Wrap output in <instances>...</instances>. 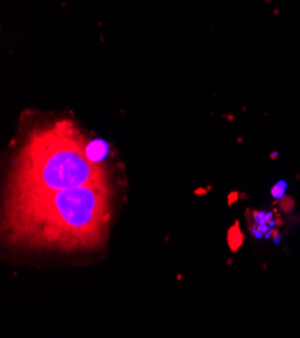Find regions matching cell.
I'll list each match as a JSON object with an SVG mask.
<instances>
[{
  "label": "cell",
  "instance_id": "6da1fadb",
  "mask_svg": "<svg viewBox=\"0 0 300 338\" xmlns=\"http://www.w3.org/2000/svg\"><path fill=\"white\" fill-rule=\"evenodd\" d=\"M86 146L73 125L58 123L36 132L25 150L26 197L100 185L102 171L88 159Z\"/></svg>",
  "mask_w": 300,
  "mask_h": 338
},
{
  "label": "cell",
  "instance_id": "7a4b0ae2",
  "mask_svg": "<svg viewBox=\"0 0 300 338\" xmlns=\"http://www.w3.org/2000/svg\"><path fill=\"white\" fill-rule=\"evenodd\" d=\"M27 210L36 220H46L59 232L84 233L92 230L105 214L102 185L71 187L26 198Z\"/></svg>",
  "mask_w": 300,
  "mask_h": 338
},
{
  "label": "cell",
  "instance_id": "3957f363",
  "mask_svg": "<svg viewBox=\"0 0 300 338\" xmlns=\"http://www.w3.org/2000/svg\"><path fill=\"white\" fill-rule=\"evenodd\" d=\"M85 154H86L88 159L93 163H102L104 159L108 155V146H106L104 141L97 140L93 141V143L88 144L86 148H85Z\"/></svg>",
  "mask_w": 300,
  "mask_h": 338
},
{
  "label": "cell",
  "instance_id": "277c9868",
  "mask_svg": "<svg viewBox=\"0 0 300 338\" xmlns=\"http://www.w3.org/2000/svg\"><path fill=\"white\" fill-rule=\"evenodd\" d=\"M227 244H229L232 252H237L244 244V233L241 232L240 222L238 221H235L234 225L227 232Z\"/></svg>",
  "mask_w": 300,
  "mask_h": 338
},
{
  "label": "cell",
  "instance_id": "5b68a950",
  "mask_svg": "<svg viewBox=\"0 0 300 338\" xmlns=\"http://www.w3.org/2000/svg\"><path fill=\"white\" fill-rule=\"evenodd\" d=\"M285 191H287V182L280 181L270 189V195H272L275 200H281V198L285 195Z\"/></svg>",
  "mask_w": 300,
  "mask_h": 338
},
{
  "label": "cell",
  "instance_id": "8992f818",
  "mask_svg": "<svg viewBox=\"0 0 300 338\" xmlns=\"http://www.w3.org/2000/svg\"><path fill=\"white\" fill-rule=\"evenodd\" d=\"M278 202H280L281 210L285 211V213L293 210V208H295V200L291 197V195H284L281 200H278Z\"/></svg>",
  "mask_w": 300,
  "mask_h": 338
},
{
  "label": "cell",
  "instance_id": "52a82bcc",
  "mask_svg": "<svg viewBox=\"0 0 300 338\" xmlns=\"http://www.w3.org/2000/svg\"><path fill=\"white\" fill-rule=\"evenodd\" d=\"M238 197H240V195H238V193H237V191L230 193L229 197H227V203H229V206H232V205H233V202H235V201L238 200Z\"/></svg>",
  "mask_w": 300,
  "mask_h": 338
}]
</instances>
